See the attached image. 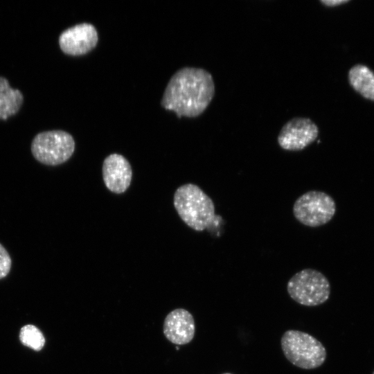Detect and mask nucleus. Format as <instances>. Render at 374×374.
I'll list each match as a JSON object with an SVG mask.
<instances>
[{"label": "nucleus", "instance_id": "f257e3e1", "mask_svg": "<svg viewBox=\"0 0 374 374\" xmlns=\"http://www.w3.org/2000/svg\"><path fill=\"white\" fill-rule=\"evenodd\" d=\"M214 95L212 75L204 69L186 66L170 78L161 105L175 112L179 118L197 117L205 111Z\"/></svg>", "mask_w": 374, "mask_h": 374}, {"label": "nucleus", "instance_id": "f03ea898", "mask_svg": "<svg viewBox=\"0 0 374 374\" xmlns=\"http://www.w3.org/2000/svg\"><path fill=\"white\" fill-rule=\"evenodd\" d=\"M173 203L183 222L195 231H204L215 217L213 200L195 184L179 186L174 194Z\"/></svg>", "mask_w": 374, "mask_h": 374}, {"label": "nucleus", "instance_id": "7ed1b4c3", "mask_svg": "<svg viewBox=\"0 0 374 374\" xmlns=\"http://www.w3.org/2000/svg\"><path fill=\"white\" fill-rule=\"evenodd\" d=\"M283 353L294 366L303 369H314L326 361L325 346L311 335L296 330H288L280 339Z\"/></svg>", "mask_w": 374, "mask_h": 374}, {"label": "nucleus", "instance_id": "20e7f679", "mask_svg": "<svg viewBox=\"0 0 374 374\" xmlns=\"http://www.w3.org/2000/svg\"><path fill=\"white\" fill-rule=\"evenodd\" d=\"M289 296L305 306H317L330 297L331 287L327 277L314 269H304L296 273L287 282Z\"/></svg>", "mask_w": 374, "mask_h": 374}, {"label": "nucleus", "instance_id": "39448f33", "mask_svg": "<svg viewBox=\"0 0 374 374\" xmlns=\"http://www.w3.org/2000/svg\"><path fill=\"white\" fill-rule=\"evenodd\" d=\"M74 150L73 136L63 130L38 133L31 143V152L35 159L47 166H57L66 162Z\"/></svg>", "mask_w": 374, "mask_h": 374}, {"label": "nucleus", "instance_id": "423d86ee", "mask_svg": "<svg viewBox=\"0 0 374 374\" xmlns=\"http://www.w3.org/2000/svg\"><path fill=\"white\" fill-rule=\"evenodd\" d=\"M336 213V203L328 194L310 190L300 196L294 203L293 214L301 224L318 227L329 222Z\"/></svg>", "mask_w": 374, "mask_h": 374}, {"label": "nucleus", "instance_id": "0eeeda50", "mask_svg": "<svg viewBox=\"0 0 374 374\" xmlns=\"http://www.w3.org/2000/svg\"><path fill=\"white\" fill-rule=\"evenodd\" d=\"M318 134V127L311 119L295 117L282 127L277 140L283 150L299 151L313 143Z\"/></svg>", "mask_w": 374, "mask_h": 374}, {"label": "nucleus", "instance_id": "6e6552de", "mask_svg": "<svg viewBox=\"0 0 374 374\" xmlns=\"http://www.w3.org/2000/svg\"><path fill=\"white\" fill-rule=\"evenodd\" d=\"M98 40L95 26L91 24L81 23L62 31L59 37V45L64 53L76 56L91 51Z\"/></svg>", "mask_w": 374, "mask_h": 374}, {"label": "nucleus", "instance_id": "1a4fd4ad", "mask_svg": "<svg viewBox=\"0 0 374 374\" xmlns=\"http://www.w3.org/2000/svg\"><path fill=\"white\" fill-rule=\"evenodd\" d=\"M102 172L105 185L114 193H123L131 184L132 167L121 154L114 153L107 156L103 161Z\"/></svg>", "mask_w": 374, "mask_h": 374}, {"label": "nucleus", "instance_id": "9d476101", "mask_svg": "<svg viewBox=\"0 0 374 374\" xmlns=\"http://www.w3.org/2000/svg\"><path fill=\"white\" fill-rule=\"evenodd\" d=\"M163 330L165 337L170 342L179 345L188 344L195 335L194 318L185 309H175L165 318Z\"/></svg>", "mask_w": 374, "mask_h": 374}, {"label": "nucleus", "instance_id": "9b49d317", "mask_svg": "<svg viewBox=\"0 0 374 374\" xmlns=\"http://www.w3.org/2000/svg\"><path fill=\"white\" fill-rule=\"evenodd\" d=\"M24 101L22 93L12 88L8 80L0 76V119L6 120L16 114Z\"/></svg>", "mask_w": 374, "mask_h": 374}, {"label": "nucleus", "instance_id": "f8f14e48", "mask_svg": "<svg viewBox=\"0 0 374 374\" xmlns=\"http://www.w3.org/2000/svg\"><path fill=\"white\" fill-rule=\"evenodd\" d=\"M350 85L364 98L374 100V73L364 65H356L348 73Z\"/></svg>", "mask_w": 374, "mask_h": 374}, {"label": "nucleus", "instance_id": "ddd939ff", "mask_svg": "<svg viewBox=\"0 0 374 374\" xmlns=\"http://www.w3.org/2000/svg\"><path fill=\"white\" fill-rule=\"evenodd\" d=\"M19 339L24 346L35 350H40L45 343L42 332L33 325H26L21 328Z\"/></svg>", "mask_w": 374, "mask_h": 374}, {"label": "nucleus", "instance_id": "4468645a", "mask_svg": "<svg viewBox=\"0 0 374 374\" xmlns=\"http://www.w3.org/2000/svg\"><path fill=\"white\" fill-rule=\"evenodd\" d=\"M11 258L4 247L0 243V279L6 277L11 268Z\"/></svg>", "mask_w": 374, "mask_h": 374}, {"label": "nucleus", "instance_id": "2eb2a0df", "mask_svg": "<svg viewBox=\"0 0 374 374\" xmlns=\"http://www.w3.org/2000/svg\"><path fill=\"white\" fill-rule=\"evenodd\" d=\"M321 3L328 7L337 6L348 3V0H321Z\"/></svg>", "mask_w": 374, "mask_h": 374}, {"label": "nucleus", "instance_id": "dca6fc26", "mask_svg": "<svg viewBox=\"0 0 374 374\" xmlns=\"http://www.w3.org/2000/svg\"><path fill=\"white\" fill-rule=\"evenodd\" d=\"M222 374H232V373H222Z\"/></svg>", "mask_w": 374, "mask_h": 374}, {"label": "nucleus", "instance_id": "f3484780", "mask_svg": "<svg viewBox=\"0 0 374 374\" xmlns=\"http://www.w3.org/2000/svg\"><path fill=\"white\" fill-rule=\"evenodd\" d=\"M372 374H374V371H373V373H372Z\"/></svg>", "mask_w": 374, "mask_h": 374}]
</instances>
